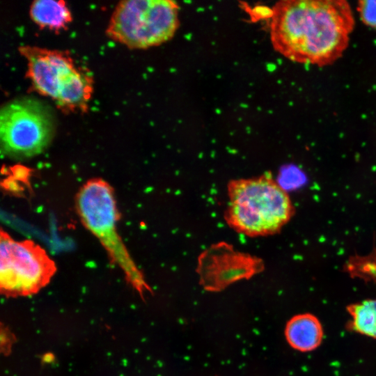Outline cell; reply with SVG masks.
Wrapping results in <instances>:
<instances>
[{
  "label": "cell",
  "instance_id": "9c48e42d",
  "mask_svg": "<svg viewBox=\"0 0 376 376\" xmlns=\"http://www.w3.org/2000/svg\"><path fill=\"white\" fill-rule=\"evenodd\" d=\"M285 336L294 349L308 352L315 349L323 336L322 327L318 318L309 313L292 318L285 326Z\"/></svg>",
  "mask_w": 376,
  "mask_h": 376
},
{
  "label": "cell",
  "instance_id": "3957f363",
  "mask_svg": "<svg viewBox=\"0 0 376 376\" xmlns=\"http://www.w3.org/2000/svg\"><path fill=\"white\" fill-rule=\"evenodd\" d=\"M76 208L84 226L98 239L111 261L121 269L128 283L141 296L150 292L118 233L119 212L110 185L100 178L88 180L76 196Z\"/></svg>",
  "mask_w": 376,
  "mask_h": 376
},
{
  "label": "cell",
  "instance_id": "5b68a950",
  "mask_svg": "<svg viewBox=\"0 0 376 376\" xmlns=\"http://www.w3.org/2000/svg\"><path fill=\"white\" fill-rule=\"evenodd\" d=\"M54 131L52 112L36 99L18 98L1 109L0 143L5 157L25 159L40 154L50 144Z\"/></svg>",
  "mask_w": 376,
  "mask_h": 376
},
{
  "label": "cell",
  "instance_id": "8992f818",
  "mask_svg": "<svg viewBox=\"0 0 376 376\" xmlns=\"http://www.w3.org/2000/svg\"><path fill=\"white\" fill-rule=\"evenodd\" d=\"M56 271L54 261L30 240H15L0 233V289L9 297L28 296L47 285Z\"/></svg>",
  "mask_w": 376,
  "mask_h": 376
},
{
  "label": "cell",
  "instance_id": "5bb4252c",
  "mask_svg": "<svg viewBox=\"0 0 376 376\" xmlns=\"http://www.w3.org/2000/svg\"><path fill=\"white\" fill-rule=\"evenodd\" d=\"M54 360V356L52 353H46L42 357V362L45 363H50Z\"/></svg>",
  "mask_w": 376,
  "mask_h": 376
},
{
  "label": "cell",
  "instance_id": "6da1fadb",
  "mask_svg": "<svg viewBox=\"0 0 376 376\" xmlns=\"http://www.w3.org/2000/svg\"><path fill=\"white\" fill-rule=\"evenodd\" d=\"M271 15L274 49L292 61L318 66L342 56L354 26L350 6L342 0L282 1Z\"/></svg>",
  "mask_w": 376,
  "mask_h": 376
},
{
  "label": "cell",
  "instance_id": "7a4b0ae2",
  "mask_svg": "<svg viewBox=\"0 0 376 376\" xmlns=\"http://www.w3.org/2000/svg\"><path fill=\"white\" fill-rule=\"evenodd\" d=\"M224 219L238 233L256 237L277 233L294 207L285 189L270 173L230 180Z\"/></svg>",
  "mask_w": 376,
  "mask_h": 376
},
{
  "label": "cell",
  "instance_id": "30bf717a",
  "mask_svg": "<svg viewBox=\"0 0 376 376\" xmlns=\"http://www.w3.org/2000/svg\"><path fill=\"white\" fill-rule=\"evenodd\" d=\"M29 15L39 27L56 32L66 29L72 19L69 8L62 0L34 1L30 6Z\"/></svg>",
  "mask_w": 376,
  "mask_h": 376
},
{
  "label": "cell",
  "instance_id": "4fadbf2b",
  "mask_svg": "<svg viewBox=\"0 0 376 376\" xmlns=\"http://www.w3.org/2000/svg\"><path fill=\"white\" fill-rule=\"evenodd\" d=\"M10 340V336L8 331L5 330L3 333V331L1 329V345L2 350H3L4 351H7L8 349L10 348L11 343Z\"/></svg>",
  "mask_w": 376,
  "mask_h": 376
},
{
  "label": "cell",
  "instance_id": "277c9868",
  "mask_svg": "<svg viewBox=\"0 0 376 376\" xmlns=\"http://www.w3.org/2000/svg\"><path fill=\"white\" fill-rule=\"evenodd\" d=\"M178 5L169 0H126L116 5L106 30L130 49H146L171 39L178 26Z\"/></svg>",
  "mask_w": 376,
  "mask_h": 376
},
{
  "label": "cell",
  "instance_id": "7c38bea8",
  "mask_svg": "<svg viewBox=\"0 0 376 376\" xmlns=\"http://www.w3.org/2000/svg\"><path fill=\"white\" fill-rule=\"evenodd\" d=\"M357 10L361 21L366 25L376 28V0L359 1Z\"/></svg>",
  "mask_w": 376,
  "mask_h": 376
},
{
  "label": "cell",
  "instance_id": "52a82bcc",
  "mask_svg": "<svg viewBox=\"0 0 376 376\" xmlns=\"http://www.w3.org/2000/svg\"><path fill=\"white\" fill-rule=\"evenodd\" d=\"M263 269L260 258L238 251L231 244L221 242L201 253L196 272L205 290L219 292L236 281L251 278Z\"/></svg>",
  "mask_w": 376,
  "mask_h": 376
},
{
  "label": "cell",
  "instance_id": "ba28073f",
  "mask_svg": "<svg viewBox=\"0 0 376 376\" xmlns=\"http://www.w3.org/2000/svg\"><path fill=\"white\" fill-rule=\"evenodd\" d=\"M19 52L26 60V75L33 90L55 102L80 72L66 51L23 45Z\"/></svg>",
  "mask_w": 376,
  "mask_h": 376
},
{
  "label": "cell",
  "instance_id": "8fae6325",
  "mask_svg": "<svg viewBox=\"0 0 376 376\" xmlns=\"http://www.w3.org/2000/svg\"><path fill=\"white\" fill-rule=\"evenodd\" d=\"M352 328L361 334L376 338V299L357 303L348 308Z\"/></svg>",
  "mask_w": 376,
  "mask_h": 376
}]
</instances>
